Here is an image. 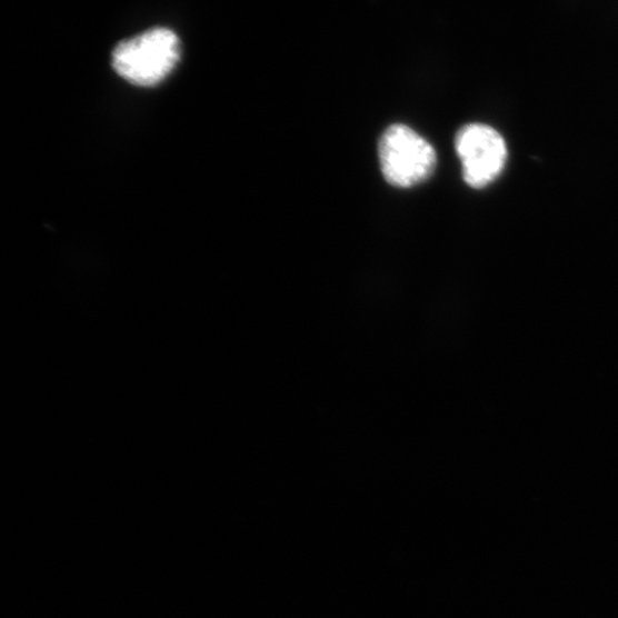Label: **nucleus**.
I'll return each mask as SVG.
<instances>
[{
	"instance_id": "1",
	"label": "nucleus",
	"mask_w": 618,
	"mask_h": 618,
	"mask_svg": "<svg viewBox=\"0 0 618 618\" xmlns=\"http://www.w3.org/2000/svg\"><path fill=\"white\" fill-rule=\"evenodd\" d=\"M179 58L177 34L168 28H153L116 47L112 67L131 84L147 88L161 83Z\"/></svg>"
},
{
	"instance_id": "2",
	"label": "nucleus",
	"mask_w": 618,
	"mask_h": 618,
	"mask_svg": "<svg viewBox=\"0 0 618 618\" xmlns=\"http://www.w3.org/2000/svg\"><path fill=\"white\" fill-rule=\"evenodd\" d=\"M378 151L383 178L400 188L427 180L437 165V153L429 141L401 124L383 132Z\"/></svg>"
},
{
	"instance_id": "3",
	"label": "nucleus",
	"mask_w": 618,
	"mask_h": 618,
	"mask_svg": "<svg viewBox=\"0 0 618 618\" xmlns=\"http://www.w3.org/2000/svg\"><path fill=\"white\" fill-rule=\"evenodd\" d=\"M456 151L461 162L462 178L474 188H484L497 179L508 160L504 137L484 124L460 129L456 137Z\"/></svg>"
}]
</instances>
